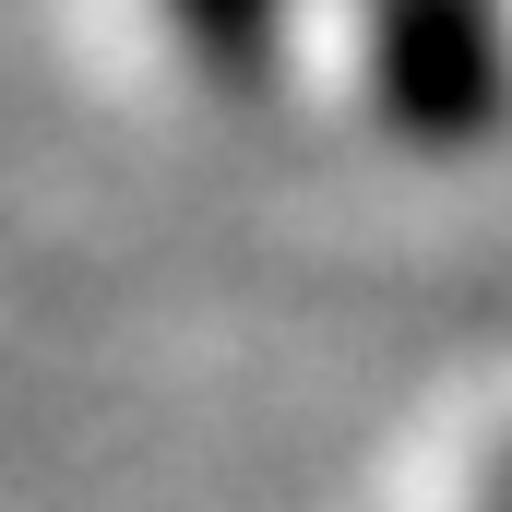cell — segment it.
<instances>
[{"label": "cell", "mask_w": 512, "mask_h": 512, "mask_svg": "<svg viewBox=\"0 0 512 512\" xmlns=\"http://www.w3.org/2000/svg\"><path fill=\"white\" fill-rule=\"evenodd\" d=\"M370 108L429 155L489 143L512 108V12L501 0H370Z\"/></svg>", "instance_id": "6da1fadb"}, {"label": "cell", "mask_w": 512, "mask_h": 512, "mask_svg": "<svg viewBox=\"0 0 512 512\" xmlns=\"http://www.w3.org/2000/svg\"><path fill=\"white\" fill-rule=\"evenodd\" d=\"M167 24H179V48L203 60V84H239L262 96L274 84V60H286V12L298 0H155Z\"/></svg>", "instance_id": "7a4b0ae2"}]
</instances>
